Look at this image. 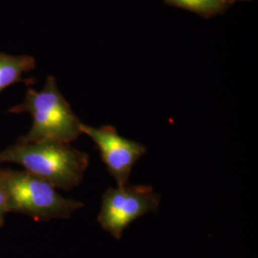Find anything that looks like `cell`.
Wrapping results in <instances>:
<instances>
[{"label":"cell","instance_id":"obj_2","mask_svg":"<svg viewBox=\"0 0 258 258\" xmlns=\"http://www.w3.org/2000/svg\"><path fill=\"white\" fill-rule=\"evenodd\" d=\"M10 113L28 112L33 117V124L26 135L18 139L20 143H37L55 140L71 144L81 137L82 123L70 104L59 91L55 79L47 78L42 90L29 88L22 103L9 109Z\"/></svg>","mask_w":258,"mask_h":258},{"label":"cell","instance_id":"obj_5","mask_svg":"<svg viewBox=\"0 0 258 258\" xmlns=\"http://www.w3.org/2000/svg\"><path fill=\"white\" fill-rule=\"evenodd\" d=\"M80 129L82 134L89 136L96 144L103 163L118 186L128 184L131 170L135 163L147 152V148L135 141L121 137L110 125L96 128L82 122Z\"/></svg>","mask_w":258,"mask_h":258},{"label":"cell","instance_id":"obj_9","mask_svg":"<svg viewBox=\"0 0 258 258\" xmlns=\"http://www.w3.org/2000/svg\"><path fill=\"white\" fill-rule=\"evenodd\" d=\"M224 3L226 4V6L228 4H231V3H235V2H238V1H247V0H223Z\"/></svg>","mask_w":258,"mask_h":258},{"label":"cell","instance_id":"obj_4","mask_svg":"<svg viewBox=\"0 0 258 258\" xmlns=\"http://www.w3.org/2000/svg\"><path fill=\"white\" fill-rule=\"evenodd\" d=\"M160 198L150 185L128 183L109 187L102 195L98 221L103 230L119 239L132 222L148 212H158Z\"/></svg>","mask_w":258,"mask_h":258},{"label":"cell","instance_id":"obj_1","mask_svg":"<svg viewBox=\"0 0 258 258\" xmlns=\"http://www.w3.org/2000/svg\"><path fill=\"white\" fill-rule=\"evenodd\" d=\"M15 163L24 170L63 190L80 185L89 165L87 153L70 144L44 140L37 143L18 142L0 152V164Z\"/></svg>","mask_w":258,"mask_h":258},{"label":"cell","instance_id":"obj_6","mask_svg":"<svg viewBox=\"0 0 258 258\" xmlns=\"http://www.w3.org/2000/svg\"><path fill=\"white\" fill-rule=\"evenodd\" d=\"M36 67L31 55H12L0 53V93L14 83L24 82L22 75Z\"/></svg>","mask_w":258,"mask_h":258},{"label":"cell","instance_id":"obj_8","mask_svg":"<svg viewBox=\"0 0 258 258\" xmlns=\"http://www.w3.org/2000/svg\"><path fill=\"white\" fill-rule=\"evenodd\" d=\"M7 213V195L0 174V229L4 225V217Z\"/></svg>","mask_w":258,"mask_h":258},{"label":"cell","instance_id":"obj_7","mask_svg":"<svg viewBox=\"0 0 258 258\" xmlns=\"http://www.w3.org/2000/svg\"><path fill=\"white\" fill-rule=\"evenodd\" d=\"M167 4L183 8L201 16H215L222 13L226 4L223 0H165Z\"/></svg>","mask_w":258,"mask_h":258},{"label":"cell","instance_id":"obj_3","mask_svg":"<svg viewBox=\"0 0 258 258\" xmlns=\"http://www.w3.org/2000/svg\"><path fill=\"white\" fill-rule=\"evenodd\" d=\"M7 195V212L27 215L36 221L69 218L83 203L67 199L46 181L25 170L0 168Z\"/></svg>","mask_w":258,"mask_h":258}]
</instances>
